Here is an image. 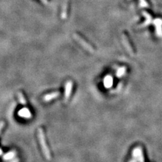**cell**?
Returning <instances> with one entry per match:
<instances>
[{
	"mask_svg": "<svg viewBox=\"0 0 162 162\" xmlns=\"http://www.w3.org/2000/svg\"><path fill=\"white\" fill-rule=\"evenodd\" d=\"M37 137H38L41 147L43 151V153L44 154L45 157H46V158L47 160H51V153L50 151V149H49L47 147L46 138H45L44 132L42 129H39L37 130Z\"/></svg>",
	"mask_w": 162,
	"mask_h": 162,
	"instance_id": "cell-1",
	"label": "cell"
},
{
	"mask_svg": "<svg viewBox=\"0 0 162 162\" xmlns=\"http://www.w3.org/2000/svg\"><path fill=\"white\" fill-rule=\"evenodd\" d=\"M73 37L74 39L76 40L77 42L81 45V46L83 47L85 50L88 51L90 53H94L95 52V49L90 44L89 42H87L83 37L79 35L77 33H74L73 34Z\"/></svg>",
	"mask_w": 162,
	"mask_h": 162,
	"instance_id": "cell-2",
	"label": "cell"
},
{
	"mask_svg": "<svg viewBox=\"0 0 162 162\" xmlns=\"http://www.w3.org/2000/svg\"><path fill=\"white\" fill-rule=\"evenodd\" d=\"M122 43L124 45V47L126 48V50L128 51L129 54L131 55H134V51L133 47H132L130 40L129 39V37L126 35L125 33H122Z\"/></svg>",
	"mask_w": 162,
	"mask_h": 162,
	"instance_id": "cell-3",
	"label": "cell"
},
{
	"mask_svg": "<svg viewBox=\"0 0 162 162\" xmlns=\"http://www.w3.org/2000/svg\"><path fill=\"white\" fill-rule=\"evenodd\" d=\"M133 155L134 158V160L137 161H138L139 162H144V157H143L142 151L141 147H137L133 150Z\"/></svg>",
	"mask_w": 162,
	"mask_h": 162,
	"instance_id": "cell-4",
	"label": "cell"
},
{
	"mask_svg": "<svg viewBox=\"0 0 162 162\" xmlns=\"http://www.w3.org/2000/svg\"><path fill=\"white\" fill-rule=\"evenodd\" d=\"M69 2L70 0H63L62 7V12H61V17L62 19H66L68 16V7H69Z\"/></svg>",
	"mask_w": 162,
	"mask_h": 162,
	"instance_id": "cell-5",
	"label": "cell"
},
{
	"mask_svg": "<svg viewBox=\"0 0 162 162\" xmlns=\"http://www.w3.org/2000/svg\"><path fill=\"white\" fill-rule=\"evenodd\" d=\"M72 88H73V82L71 81H68L66 83L65 86V93H64V97L65 99L67 101L69 99V97H70L72 91Z\"/></svg>",
	"mask_w": 162,
	"mask_h": 162,
	"instance_id": "cell-6",
	"label": "cell"
},
{
	"mask_svg": "<svg viewBox=\"0 0 162 162\" xmlns=\"http://www.w3.org/2000/svg\"><path fill=\"white\" fill-rule=\"evenodd\" d=\"M152 22L155 25L157 35L159 37H162V20L161 18H157V19L154 20Z\"/></svg>",
	"mask_w": 162,
	"mask_h": 162,
	"instance_id": "cell-7",
	"label": "cell"
},
{
	"mask_svg": "<svg viewBox=\"0 0 162 162\" xmlns=\"http://www.w3.org/2000/svg\"><path fill=\"white\" fill-rule=\"evenodd\" d=\"M143 16L145 18V21L144 22V23L141 25V27H144V26H147L149 25L150 24H151L152 22V17L151 15L146 11H143L142 12Z\"/></svg>",
	"mask_w": 162,
	"mask_h": 162,
	"instance_id": "cell-8",
	"label": "cell"
},
{
	"mask_svg": "<svg viewBox=\"0 0 162 162\" xmlns=\"http://www.w3.org/2000/svg\"><path fill=\"white\" fill-rule=\"evenodd\" d=\"M60 95V93L58 91H55V92H53L51 93L47 94V95H45L43 97V100L45 101H50L53 99H55V98L58 97V96Z\"/></svg>",
	"mask_w": 162,
	"mask_h": 162,
	"instance_id": "cell-9",
	"label": "cell"
},
{
	"mask_svg": "<svg viewBox=\"0 0 162 162\" xmlns=\"http://www.w3.org/2000/svg\"><path fill=\"white\" fill-rule=\"evenodd\" d=\"M18 115L21 117H24V118H31V112L28 110V109H27L26 107H24L23 109H22L21 110L19 111L18 112Z\"/></svg>",
	"mask_w": 162,
	"mask_h": 162,
	"instance_id": "cell-10",
	"label": "cell"
},
{
	"mask_svg": "<svg viewBox=\"0 0 162 162\" xmlns=\"http://www.w3.org/2000/svg\"><path fill=\"white\" fill-rule=\"evenodd\" d=\"M17 95H18V99H19L20 103L22 105H26V101L25 99V97H24V96L23 95V93H22L20 91H19V92H18Z\"/></svg>",
	"mask_w": 162,
	"mask_h": 162,
	"instance_id": "cell-11",
	"label": "cell"
},
{
	"mask_svg": "<svg viewBox=\"0 0 162 162\" xmlns=\"http://www.w3.org/2000/svg\"><path fill=\"white\" fill-rule=\"evenodd\" d=\"M125 73H126V68L122 67V68H120V69H118V71H117L116 75L118 77H122Z\"/></svg>",
	"mask_w": 162,
	"mask_h": 162,
	"instance_id": "cell-12",
	"label": "cell"
},
{
	"mask_svg": "<svg viewBox=\"0 0 162 162\" xmlns=\"http://www.w3.org/2000/svg\"><path fill=\"white\" fill-rule=\"evenodd\" d=\"M139 6L141 7H149V5L146 0H139Z\"/></svg>",
	"mask_w": 162,
	"mask_h": 162,
	"instance_id": "cell-13",
	"label": "cell"
},
{
	"mask_svg": "<svg viewBox=\"0 0 162 162\" xmlns=\"http://www.w3.org/2000/svg\"><path fill=\"white\" fill-rule=\"evenodd\" d=\"M14 155V152H10V153H7L6 155L4 156V157H5L4 159H6V160L10 159V158H12Z\"/></svg>",
	"mask_w": 162,
	"mask_h": 162,
	"instance_id": "cell-14",
	"label": "cell"
},
{
	"mask_svg": "<svg viewBox=\"0 0 162 162\" xmlns=\"http://www.w3.org/2000/svg\"><path fill=\"white\" fill-rule=\"evenodd\" d=\"M5 126V122H0V134L2 133V130L3 129V127Z\"/></svg>",
	"mask_w": 162,
	"mask_h": 162,
	"instance_id": "cell-15",
	"label": "cell"
},
{
	"mask_svg": "<svg viewBox=\"0 0 162 162\" xmlns=\"http://www.w3.org/2000/svg\"><path fill=\"white\" fill-rule=\"evenodd\" d=\"M41 2H42L43 3H46V4H47V3H48V0H41Z\"/></svg>",
	"mask_w": 162,
	"mask_h": 162,
	"instance_id": "cell-16",
	"label": "cell"
},
{
	"mask_svg": "<svg viewBox=\"0 0 162 162\" xmlns=\"http://www.w3.org/2000/svg\"><path fill=\"white\" fill-rule=\"evenodd\" d=\"M2 154V150L1 149H0V155H1Z\"/></svg>",
	"mask_w": 162,
	"mask_h": 162,
	"instance_id": "cell-17",
	"label": "cell"
},
{
	"mask_svg": "<svg viewBox=\"0 0 162 162\" xmlns=\"http://www.w3.org/2000/svg\"><path fill=\"white\" fill-rule=\"evenodd\" d=\"M18 161H19V160H14L13 162H18Z\"/></svg>",
	"mask_w": 162,
	"mask_h": 162,
	"instance_id": "cell-18",
	"label": "cell"
}]
</instances>
